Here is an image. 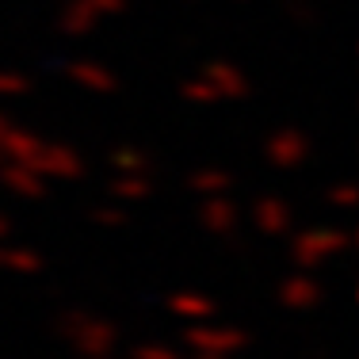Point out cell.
I'll use <instances>...</instances> for the list:
<instances>
[{"mask_svg":"<svg viewBox=\"0 0 359 359\" xmlns=\"http://www.w3.org/2000/svg\"><path fill=\"white\" fill-rule=\"evenodd\" d=\"M187 340H191L199 352H210V355H222V352H233V348L245 344L241 332H187Z\"/></svg>","mask_w":359,"mask_h":359,"instance_id":"6da1fadb","label":"cell"},{"mask_svg":"<svg viewBox=\"0 0 359 359\" xmlns=\"http://www.w3.org/2000/svg\"><path fill=\"white\" fill-rule=\"evenodd\" d=\"M172 306H180L184 313H210V302H199V298H176Z\"/></svg>","mask_w":359,"mask_h":359,"instance_id":"7a4b0ae2","label":"cell"},{"mask_svg":"<svg viewBox=\"0 0 359 359\" xmlns=\"http://www.w3.org/2000/svg\"><path fill=\"white\" fill-rule=\"evenodd\" d=\"M313 298H318V290H306V287H290L287 290V302H298V306H306V302H313Z\"/></svg>","mask_w":359,"mask_h":359,"instance_id":"3957f363","label":"cell"},{"mask_svg":"<svg viewBox=\"0 0 359 359\" xmlns=\"http://www.w3.org/2000/svg\"><path fill=\"white\" fill-rule=\"evenodd\" d=\"M134 359H176V352H165V348H138Z\"/></svg>","mask_w":359,"mask_h":359,"instance_id":"277c9868","label":"cell"},{"mask_svg":"<svg viewBox=\"0 0 359 359\" xmlns=\"http://www.w3.org/2000/svg\"><path fill=\"white\" fill-rule=\"evenodd\" d=\"M199 359H218V355H210V352H207V355H199Z\"/></svg>","mask_w":359,"mask_h":359,"instance_id":"5b68a950","label":"cell"}]
</instances>
